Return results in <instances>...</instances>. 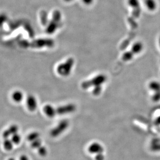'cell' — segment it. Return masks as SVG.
<instances>
[{"label":"cell","mask_w":160,"mask_h":160,"mask_svg":"<svg viewBox=\"0 0 160 160\" xmlns=\"http://www.w3.org/2000/svg\"><path fill=\"white\" fill-rule=\"evenodd\" d=\"M83 2H84V3L86 4H90L92 2V0H82Z\"/></svg>","instance_id":"obj_20"},{"label":"cell","mask_w":160,"mask_h":160,"mask_svg":"<svg viewBox=\"0 0 160 160\" xmlns=\"http://www.w3.org/2000/svg\"><path fill=\"white\" fill-rule=\"evenodd\" d=\"M10 135H11V134L9 131V130H7L4 131L3 134V136L5 139H8L9 137L10 136Z\"/></svg>","instance_id":"obj_18"},{"label":"cell","mask_w":160,"mask_h":160,"mask_svg":"<svg viewBox=\"0 0 160 160\" xmlns=\"http://www.w3.org/2000/svg\"><path fill=\"white\" fill-rule=\"evenodd\" d=\"M42 141L39 138H38L37 139L32 141L31 143V146L33 148H39L40 147L42 146Z\"/></svg>","instance_id":"obj_14"},{"label":"cell","mask_w":160,"mask_h":160,"mask_svg":"<svg viewBox=\"0 0 160 160\" xmlns=\"http://www.w3.org/2000/svg\"><path fill=\"white\" fill-rule=\"evenodd\" d=\"M88 151L90 153L98 154L103 152V148L99 143H94L90 145L88 148Z\"/></svg>","instance_id":"obj_8"},{"label":"cell","mask_w":160,"mask_h":160,"mask_svg":"<svg viewBox=\"0 0 160 160\" xmlns=\"http://www.w3.org/2000/svg\"><path fill=\"white\" fill-rule=\"evenodd\" d=\"M69 126V122L66 120H63L59 123L57 126L51 131L50 134L52 137H57L61 134Z\"/></svg>","instance_id":"obj_4"},{"label":"cell","mask_w":160,"mask_h":160,"mask_svg":"<svg viewBox=\"0 0 160 160\" xmlns=\"http://www.w3.org/2000/svg\"><path fill=\"white\" fill-rule=\"evenodd\" d=\"M125 3L130 10L134 11H140L143 9L142 0H125Z\"/></svg>","instance_id":"obj_5"},{"label":"cell","mask_w":160,"mask_h":160,"mask_svg":"<svg viewBox=\"0 0 160 160\" xmlns=\"http://www.w3.org/2000/svg\"><path fill=\"white\" fill-rule=\"evenodd\" d=\"M12 99L16 102H20L22 101L24 96L22 92L19 90H16L15 92H13L12 95Z\"/></svg>","instance_id":"obj_10"},{"label":"cell","mask_w":160,"mask_h":160,"mask_svg":"<svg viewBox=\"0 0 160 160\" xmlns=\"http://www.w3.org/2000/svg\"><path fill=\"white\" fill-rule=\"evenodd\" d=\"M39 133L37 132H33V133H31L30 134H29L28 136V140L30 141H34L35 140L39 138Z\"/></svg>","instance_id":"obj_12"},{"label":"cell","mask_w":160,"mask_h":160,"mask_svg":"<svg viewBox=\"0 0 160 160\" xmlns=\"http://www.w3.org/2000/svg\"><path fill=\"white\" fill-rule=\"evenodd\" d=\"M74 64V60L73 58H69L64 63L59 65L57 67V72L60 75L62 76L69 75Z\"/></svg>","instance_id":"obj_2"},{"label":"cell","mask_w":160,"mask_h":160,"mask_svg":"<svg viewBox=\"0 0 160 160\" xmlns=\"http://www.w3.org/2000/svg\"><path fill=\"white\" fill-rule=\"evenodd\" d=\"M20 136L17 133L12 135L11 140H12V142H13V143H14V144L18 145V144H19V143H20Z\"/></svg>","instance_id":"obj_13"},{"label":"cell","mask_w":160,"mask_h":160,"mask_svg":"<svg viewBox=\"0 0 160 160\" xmlns=\"http://www.w3.org/2000/svg\"><path fill=\"white\" fill-rule=\"evenodd\" d=\"M27 105L29 110L34 111L37 108V101L35 98L32 95H30L27 98Z\"/></svg>","instance_id":"obj_7"},{"label":"cell","mask_w":160,"mask_h":160,"mask_svg":"<svg viewBox=\"0 0 160 160\" xmlns=\"http://www.w3.org/2000/svg\"><path fill=\"white\" fill-rule=\"evenodd\" d=\"M13 143L12 140H10L9 139H5L3 143L4 148L6 150L10 151V150H12L13 147Z\"/></svg>","instance_id":"obj_11"},{"label":"cell","mask_w":160,"mask_h":160,"mask_svg":"<svg viewBox=\"0 0 160 160\" xmlns=\"http://www.w3.org/2000/svg\"><path fill=\"white\" fill-rule=\"evenodd\" d=\"M38 151L39 155L42 157H45L47 154V150L44 147H40L38 148Z\"/></svg>","instance_id":"obj_15"},{"label":"cell","mask_w":160,"mask_h":160,"mask_svg":"<svg viewBox=\"0 0 160 160\" xmlns=\"http://www.w3.org/2000/svg\"><path fill=\"white\" fill-rule=\"evenodd\" d=\"M104 81V77L103 75H98L92 78L90 81H84L81 84V87L84 89H88L91 86H98Z\"/></svg>","instance_id":"obj_3"},{"label":"cell","mask_w":160,"mask_h":160,"mask_svg":"<svg viewBox=\"0 0 160 160\" xmlns=\"http://www.w3.org/2000/svg\"><path fill=\"white\" fill-rule=\"evenodd\" d=\"M75 110V106L73 104H69L65 106H60L56 109L57 114H67L69 113L72 112Z\"/></svg>","instance_id":"obj_6"},{"label":"cell","mask_w":160,"mask_h":160,"mask_svg":"<svg viewBox=\"0 0 160 160\" xmlns=\"http://www.w3.org/2000/svg\"><path fill=\"white\" fill-rule=\"evenodd\" d=\"M18 127L16 125H12L10 126V128H9V131L10 132L11 135H14L15 134H16L18 131Z\"/></svg>","instance_id":"obj_16"},{"label":"cell","mask_w":160,"mask_h":160,"mask_svg":"<svg viewBox=\"0 0 160 160\" xmlns=\"http://www.w3.org/2000/svg\"><path fill=\"white\" fill-rule=\"evenodd\" d=\"M9 160H14V158H9Z\"/></svg>","instance_id":"obj_21"},{"label":"cell","mask_w":160,"mask_h":160,"mask_svg":"<svg viewBox=\"0 0 160 160\" xmlns=\"http://www.w3.org/2000/svg\"><path fill=\"white\" fill-rule=\"evenodd\" d=\"M143 8L149 14H154L159 9L158 0H142Z\"/></svg>","instance_id":"obj_1"},{"label":"cell","mask_w":160,"mask_h":160,"mask_svg":"<svg viewBox=\"0 0 160 160\" xmlns=\"http://www.w3.org/2000/svg\"><path fill=\"white\" fill-rule=\"evenodd\" d=\"M44 112L49 118H53L57 114L56 109L50 105H46L43 108Z\"/></svg>","instance_id":"obj_9"},{"label":"cell","mask_w":160,"mask_h":160,"mask_svg":"<svg viewBox=\"0 0 160 160\" xmlns=\"http://www.w3.org/2000/svg\"><path fill=\"white\" fill-rule=\"evenodd\" d=\"M19 160H29V158L26 155H22L21 156Z\"/></svg>","instance_id":"obj_19"},{"label":"cell","mask_w":160,"mask_h":160,"mask_svg":"<svg viewBox=\"0 0 160 160\" xmlns=\"http://www.w3.org/2000/svg\"><path fill=\"white\" fill-rule=\"evenodd\" d=\"M95 160H104V156L102 153H98L96 154V156L95 157Z\"/></svg>","instance_id":"obj_17"}]
</instances>
